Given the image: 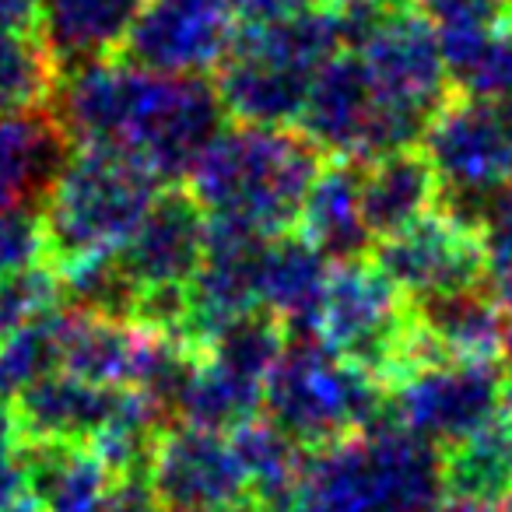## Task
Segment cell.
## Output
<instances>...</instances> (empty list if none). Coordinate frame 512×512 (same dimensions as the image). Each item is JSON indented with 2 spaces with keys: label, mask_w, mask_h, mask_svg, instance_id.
Segmentation results:
<instances>
[{
  "label": "cell",
  "mask_w": 512,
  "mask_h": 512,
  "mask_svg": "<svg viewBox=\"0 0 512 512\" xmlns=\"http://www.w3.org/2000/svg\"><path fill=\"white\" fill-rule=\"evenodd\" d=\"M99 512H165L148 481H116Z\"/></svg>",
  "instance_id": "obj_37"
},
{
  "label": "cell",
  "mask_w": 512,
  "mask_h": 512,
  "mask_svg": "<svg viewBox=\"0 0 512 512\" xmlns=\"http://www.w3.org/2000/svg\"><path fill=\"white\" fill-rule=\"evenodd\" d=\"M211 235V214L186 186H165L127 246L116 253L137 299L148 292L186 288L200 271Z\"/></svg>",
  "instance_id": "obj_12"
},
{
  "label": "cell",
  "mask_w": 512,
  "mask_h": 512,
  "mask_svg": "<svg viewBox=\"0 0 512 512\" xmlns=\"http://www.w3.org/2000/svg\"><path fill=\"white\" fill-rule=\"evenodd\" d=\"M432 512H512V502H481V498L442 495Z\"/></svg>",
  "instance_id": "obj_39"
},
{
  "label": "cell",
  "mask_w": 512,
  "mask_h": 512,
  "mask_svg": "<svg viewBox=\"0 0 512 512\" xmlns=\"http://www.w3.org/2000/svg\"><path fill=\"white\" fill-rule=\"evenodd\" d=\"M264 414L306 453L372 432L390 418V393L316 337H292L267 379Z\"/></svg>",
  "instance_id": "obj_3"
},
{
  "label": "cell",
  "mask_w": 512,
  "mask_h": 512,
  "mask_svg": "<svg viewBox=\"0 0 512 512\" xmlns=\"http://www.w3.org/2000/svg\"><path fill=\"white\" fill-rule=\"evenodd\" d=\"M411 306L442 365H495L502 358V299L491 285Z\"/></svg>",
  "instance_id": "obj_22"
},
{
  "label": "cell",
  "mask_w": 512,
  "mask_h": 512,
  "mask_svg": "<svg viewBox=\"0 0 512 512\" xmlns=\"http://www.w3.org/2000/svg\"><path fill=\"white\" fill-rule=\"evenodd\" d=\"M235 36L232 0H148L120 57L165 78H204L232 57Z\"/></svg>",
  "instance_id": "obj_9"
},
{
  "label": "cell",
  "mask_w": 512,
  "mask_h": 512,
  "mask_svg": "<svg viewBox=\"0 0 512 512\" xmlns=\"http://www.w3.org/2000/svg\"><path fill=\"white\" fill-rule=\"evenodd\" d=\"M25 467L43 512H99L116 484L92 446L71 442H25Z\"/></svg>",
  "instance_id": "obj_23"
},
{
  "label": "cell",
  "mask_w": 512,
  "mask_h": 512,
  "mask_svg": "<svg viewBox=\"0 0 512 512\" xmlns=\"http://www.w3.org/2000/svg\"><path fill=\"white\" fill-rule=\"evenodd\" d=\"M148 85L151 71L113 57L60 78L57 99L50 109L74 141V148H85V144L127 148Z\"/></svg>",
  "instance_id": "obj_14"
},
{
  "label": "cell",
  "mask_w": 512,
  "mask_h": 512,
  "mask_svg": "<svg viewBox=\"0 0 512 512\" xmlns=\"http://www.w3.org/2000/svg\"><path fill=\"white\" fill-rule=\"evenodd\" d=\"M411 4L439 25H463V22H505L512 0H411Z\"/></svg>",
  "instance_id": "obj_35"
},
{
  "label": "cell",
  "mask_w": 512,
  "mask_h": 512,
  "mask_svg": "<svg viewBox=\"0 0 512 512\" xmlns=\"http://www.w3.org/2000/svg\"><path fill=\"white\" fill-rule=\"evenodd\" d=\"M498 390L495 365H435L393 386L390 418L442 453L495 418Z\"/></svg>",
  "instance_id": "obj_11"
},
{
  "label": "cell",
  "mask_w": 512,
  "mask_h": 512,
  "mask_svg": "<svg viewBox=\"0 0 512 512\" xmlns=\"http://www.w3.org/2000/svg\"><path fill=\"white\" fill-rule=\"evenodd\" d=\"M299 235H306L327 260L372 256V235L362 214V162L327 158L302 207Z\"/></svg>",
  "instance_id": "obj_21"
},
{
  "label": "cell",
  "mask_w": 512,
  "mask_h": 512,
  "mask_svg": "<svg viewBox=\"0 0 512 512\" xmlns=\"http://www.w3.org/2000/svg\"><path fill=\"white\" fill-rule=\"evenodd\" d=\"M60 71L36 32L0 25V116L43 113L53 106Z\"/></svg>",
  "instance_id": "obj_27"
},
{
  "label": "cell",
  "mask_w": 512,
  "mask_h": 512,
  "mask_svg": "<svg viewBox=\"0 0 512 512\" xmlns=\"http://www.w3.org/2000/svg\"><path fill=\"white\" fill-rule=\"evenodd\" d=\"M484 246H488V285L498 299L512 295V186L488 204L484 214Z\"/></svg>",
  "instance_id": "obj_32"
},
{
  "label": "cell",
  "mask_w": 512,
  "mask_h": 512,
  "mask_svg": "<svg viewBox=\"0 0 512 512\" xmlns=\"http://www.w3.org/2000/svg\"><path fill=\"white\" fill-rule=\"evenodd\" d=\"M330 260L299 232L267 242L260 271V306L274 313L292 337H316L330 285Z\"/></svg>",
  "instance_id": "obj_20"
},
{
  "label": "cell",
  "mask_w": 512,
  "mask_h": 512,
  "mask_svg": "<svg viewBox=\"0 0 512 512\" xmlns=\"http://www.w3.org/2000/svg\"><path fill=\"white\" fill-rule=\"evenodd\" d=\"M414 306L383 267L362 256L334 264L316 323V341L372 376L386 393L411 376Z\"/></svg>",
  "instance_id": "obj_4"
},
{
  "label": "cell",
  "mask_w": 512,
  "mask_h": 512,
  "mask_svg": "<svg viewBox=\"0 0 512 512\" xmlns=\"http://www.w3.org/2000/svg\"><path fill=\"white\" fill-rule=\"evenodd\" d=\"M25 498H32L29 467H25V439L8 407H0V512L15 509Z\"/></svg>",
  "instance_id": "obj_34"
},
{
  "label": "cell",
  "mask_w": 512,
  "mask_h": 512,
  "mask_svg": "<svg viewBox=\"0 0 512 512\" xmlns=\"http://www.w3.org/2000/svg\"><path fill=\"white\" fill-rule=\"evenodd\" d=\"M264 386L246 383L235 372L221 369L211 358H197L176 397L172 418L183 425L211 428V432H235L249 418L264 414Z\"/></svg>",
  "instance_id": "obj_26"
},
{
  "label": "cell",
  "mask_w": 512,
  "mask_h": 512,
  "mask_svg": "<svg viewBox=\"0 0 512 512\" xmlns=\"http://www.w3.org/2000/svg\"><path fill=\"white\" fill-rule=\"evenodd\" d=\"M148 0H43L36 36L60 78L123 53Z\"/></svg>",
  "instance_id": "obj_15"
},
{
  "label": "cell",
  "mask_w": 512,
  "mask_h": 512,
  "mask_svg": "<svg viewBox=\"0 0 512 512\" xmlns=\"http://www.w3.org/2000/svg\"><path fill=\"white\" fill-rule=\"evenodd\" d=\"M505 25H509V32H512V4H509V15H505Z\"/></svg>",
  "instance_id": "obj_44"
},
{
  "label": "cell",
  "mask_w": 512,
  "mask_h": 512,
  "mask_svg": "<svg viewBox=\"0 0 512 512\" xmlns=\"http://www.w3.org/2000/svg\"><path fill=\"white\" fill-rule=\"evenodd\" d=\"M39 4H43V0H0V25L36 32Z\"/></svg>",
  "instance_id": "obj_38"
},
{
  "label": "cell",
  "mask_w": 512,
  "mask_h": 512,
  "mask_svg": "<svg viewBox=\"0 0 512 512\" xmlns=\"http://www.w3.org/2000/svg\"><path fill=\"white\" fill-rule=\"evenodd\" d=\"M74 141L53 109L0 116V211H43Z\"/></svg>",
  "instance_id": "obj_17"
},
{
  "label": "cell",
  "mask_w": 512,
  "mask_h": 512,
  "mask_svg": "<svg viewBox=\"0 0 512 512\" xmlns=\"http://www.w3.org/2000/svg\"><path fill=\"white\" fill-rule=\"evenodd\" d=\"M323 162V151L306 134L235 123L200 155L186 176V190L211 218L278 239L299 232L302 207Z\"/></svg>",
  "instance_id": "obj_1"
},
{
  "label": "cell",
  "mask_w": 512,
  "mask_h": 512,
  "mask_svg": "<svg viewBox=\"0 0 512 512\" xmlns=\"http://www.w3.org/2000/svg\"><path fill=\"white\" fill-rule=\"evenodd\" d=\"M148 484L165 512H225L253 495L232 439L183 421L158 435Z\"/></svg>",
  "instance_id": "obj_10"
},
{
  "label": "cell",
  "mask_w": 512,
  "mask_h": 512,
  "mask_svg": "<svg viewBox=\"0 0 512 512\" xmlns=\"http://www.w3.org/2000/svg\"><path fill=\"white\" fill-rule=\"evenodd\" d=\"M421 148L442 179V211L484 228L488 204L512 186L509 106L453 92V99L435 113Z\"/></svg>",
  "instance_id": "obj_5"
},
{
  "label": "cell",
  "mask_w": 512,
  "mask_h": 512,
  "mask_svg": "<svg viewBox=\"0 0 512 512\" xmlns=\"http://www.w3.org/2000/svg\"><path fill=\"white\" fill-rule=\"evenodd\" d=\"M67 309L64 278L50 260L0 274V337L57 316Z\"/></svg>",
  "instance_id": "obj_30"
},
{
  "label": "cell",
  "mask_w": 512,
  "mask_h": 512,
  "mask_svg": "<svg viewBox=\"0 0 512 512\" xmlns=\"http://www.w3.org/2000/svg\"><path fill=\"white\" fill-rule=\"evenodd\" d=\"M320 4L330 11H376V15L411 8V0H320Z\"/></svg>",
  "instance_id": "obj_40"
},
{
  "label": "cell",
  "mask_w": 512,
  "mask_h": 512,
  "mask_svg": "<svg viewBox=\"0 0 512 512\" xmlns=\"http://www.w3.org/2000/svg\"><path fill=\"white\" fill-rule=\"evenodd\" d=\"M355 53L369 71L379 102L400 113L432 123L435 113L453 99L439 29L414 4L379 18Z\"/></svg>",
  "instance_id": "obj_8"
},
{
  "label": "cell",
  "mask_w": 512,
  "mask_h": 512,
  "mask_svg": "<svg viewBox=\"0 0 512 512\" xmlns=\"http://www.w3.org/2000/svg\"><path fill=\"white\" fill-rule=\"evenodd\" d=\"M313 71H302L285 60H271L253 50H232L221 64L214 88L221 95L228 120L239 127L285 130L306 109Z\"/></svg>",
  "instance_id": "obj_18"
},
{
  "label": "cell",
  "mask_w": 512,
  "mask_h": 512,
  "mask_svg": "<svg viewBox=\"0 0 512 512\" xmlns=\"http://www.w3.org/2000/svg\"><path fill=\"white\" fill-rule=\"evenodd\" d=\"M502 355L512 362V295L502 299Z\"/></svg>",
  "instance_id": "obj_42"
},
{
  "label": "cell",
  "mask_w": 512,
  "mask_h": 512,
  "mask_svg": "<svg viewBox=\"0 0 512 512\" xmlns=\"http://www.w3.org/2000/svg\"><path fill=\"white\" fill-rule=\"evenodd\" d=\"M162 190V179L130 151L74 148L39 211L46 260L64 271L92 256L120 253Z\"/></svg>",
  "instance_id": "obj_2"
},
{
  "label": "cell",
  "mask_w": 512,
  "mask_h": 512,
  "mask_svg": "<svg viewBox=\"0 0 512 512\" xmlns=\"http://www.w3.org/2000/svg\"><path fill=\"white\" fill-rule=\"evenodd\" d=\"M372 260L411 302L474 292L488 285L484 228L442 207L393 239L376 242Z\"/></svg>",
  "instance_id": "obj_7"
},
{
  "label": "cell",
  "mask_w": 512,
  "mask_h": 512,
  "mask_svg": "<svg viewBox=\"0 0 512 512\" xmlns=\"http://www.w3.org/2000/svg\"><path fill=\"white\" fill-rule=\"evenodd\" d=\"M379 120V95L369 81L362 57L341 50L313 74L299 134H306L327 158L369 162Z\"/></svg>",
  "instance_id": "obj_13"
},
{
  "label": "cell",
  "mask_w": 512,
  "mask_h": 512,
  "mask_svg": "<svg viewBox=\"0 0 512 512\" xmlns=\"http://www.w3.org/2000/svg\"><path fill=\"white\" fill-rule=\"evenodd\" d=\"M288 344H292V330L274 313H267V309H253V313L228 323L211 341L204 358L218 362L221 369L235 372L246 383H256L267 390V379L274 376L278 362L285 358Z\"/></svg>",
  "instance_id": "obj_29"
},
{
  "label": "cell",
  "mask_w": 512,
  "mask_h": 512,
  "mask_svg": "<svg viewBox=\"0 0 512 512\" xmlns=\"http://www.w3.org/2000/svg\"><path fill=\"white\" fill-rule=\"evenodd\" d=\"M225 120L228 113L211 81L151 74L123 151L137 155L165 186H172L176 179L190 176L200 155L225 130Z\"/></svg>",
  "instance_id": "obj_6"
},
{
  "label": "cell",
  "mask_w": 512,
  "mask_h": 512,
  "mask_svg": "<svg viewBox=\"0 0 512 512\" xmlns=\"http://www.w3.org/2000/svg\"><path fill=\"white\" fill-rule=\"evenodd\" d=\"M449 85L463 99H512V32L505 22H463L439 29Z\"/></svg>",
  "instance_id": "obj_24"
},
{
  "label": "cell",
  "mask_w": 512,
  "mask_h": 512,
  "mask_svg": "<svg viewBox=\"0 0 512 512\" xmlns=\"http://www.w3.org/2000/svg\"><path fill=\"white\" fill-rule=\"evenodd\" d=\"M46 260V239L39 211H0V274Z\"/></svg>",
  "instance_id": "obj_33"
},
{
  "label": "cell",
  "mask_w": 512,
  "mask_h": 512,
  "mask_svg": "<svg viewBox=\"0 0 512 512\" xmlns=\"http://www.w3.org/2000/svg\"><path fill=\"white\" fill-rule=\"evenodd\" d=\"M225 512H267V509L256 502V498H246V502H235L232 509H225Z\"/></svg>",
  "instance_id": "obj_43"
},
{
  "label": "cell",
  "mask_w": 512,
  "mask_h": 512,
  "mask_svg": "<svg viewBox=\"0 0 512 512\" xmlns=\"http://www.w3.org/2000/svg\"><path fill=\"white\" fill-rule=\"evenodd\" d=\"M232 449L239 456L242 470H246L249 491L256 495V502L281 495L285 488H292L299 481L302 467H306V449L274 425L267 414H256L246 425H239L235 432H228Z\"/></svg>",
  "instance_id": "obj_28"
},
{
  "label": "cell",
  "mask_w": 512,
  "mask_h": 512,
  "mask_svg": "<svg viewBox=\"0 0 512 512\" xmlns=\"http://www.w3.org/2000/svg\"><path fill=\"white\" fill-rule=\"evenodd\" d=\"M313 8H320V0H232L239 29H274L309 15Z\"/></svg>",
  "instance_id": "obj_36"
},
{
  "label": "cell",
  "mask_w": 512,
  "mask_h": 512,
  "mask_svg": "<svg viewBox=\"0 0 512 512\" xmlns=\"http://www.w3.org/2000/svg\"><path fill=\"white\" fill-rule=\"evenodd\" d=\"M442 495L512 502V428L498 414L463 442L442 449Z\"/></svg>",
  "instance_id": "obj_25"
},
{
  "label": "cell",
  "mask_w": 512,
  "mask_h": 512,
  "mask_svg": "<svg viewBox=\"0 0 512 512\" xmlns=\"http://www.w3.org/2000/svg\"><path fill=\"white\" fill-rule=\"evenodd\" d=\"M442 204V179L425 148H404L362 162V214L372 242L400 235Z\"/></svg>",
  "instance_id": "obj_19"
},
{
  "label": "cell",
  "mask_w": 512,
  "mask_h": 512,
  "mask_svg": "<svg viewBox=\"0 0 512 512\" xmlns=\"http://www.w3.org/2000/svg\"><path fill=\"white\" fill-rule=\"evenodd\" d=\"M123 390L81 383L67 372L32 383L8 404L25 442H71L92 446L120 411Z\"/></svg>",
  "instance_id": "obj_16"
},
{
  "label": "cell",
  "mask_w": 512,
  "mask_h": 512,
  "mask_svg": "<svg viewBox=\"0 0 512 512\" xmlns=\"http://www.w3.org/2000/svg\"><path fill=\"white\" fill-rule=\"evenodd\" d=\"M498 418L512 428V369L502 372V390H498Z\"/></svg>",
  "instance_id": "obj_41"
},
{
  "label": "cell",
  "mask_w": 512,
  "mask_h": 512,
  "mask_svg": "<svg viewBox=\"0 0 512 512\" xmlns=\"http://www.w3.org/2000/svg\"><path fill=\"white\" fill-rule=\"evenodd\" d=\"M60 313L0 337V407H8L32 383L60 372Z\"/></svg>",
  "instance_id": "obj_31"
}]
</instances>
